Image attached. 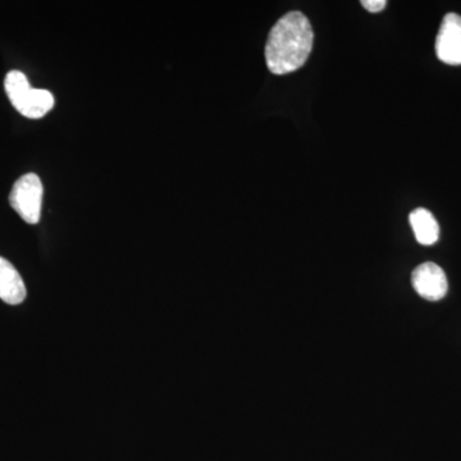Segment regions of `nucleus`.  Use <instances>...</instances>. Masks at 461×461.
Wrapping results in <instances>:
<instances>
[{"mask_svg": "<svg viewBox=\"0 0 461 461\" xmlns=\"http://www.w3.org/2000/svg\"><path fill=\"white\" fill-rule=\"evenodd\" d=\"M314 33L302 12H290L272 27L266 44V62L275 75H287L305 65Z\"/></svg>", "mask_w": 461, "mask_h": 461, "instance_id": "f257e3e1", "label": "nucleus"}, {"mask_svg": "<svg viewBox=\"0 0 461 461\" xmlns=\"http://www.w3.org/2000/svg\"><path fill=\"white\" fill-rule=\"evenodd\" d=\"M5 89L18 113L32 120L44 117L54 107L53 94L44 89H32L25 74L21 71L8 72Z\"/></svg>", "mask_w": 461, "mask_h": 461, "instance_id": "f03ea898", "label": "nucleus"}, {"mask_svg": "<svg viewBox=\"0 0 461 461\" xmlns=\"http://www.w3.org/2000/svg\"><path fill=\"white\" fill-rule=\"evenodd\" d=\"M42 184L35 173L18 178L9 194V204L29 224L39 223L41 217Z\"/></svg>", "mask_w": 461, "mask_h": 461, "instance_id": "7ed1b4c3", "label": "nucleus"}, {"mask_svg": "<svg viewBox=\"0 0 461 461\" xmlns=\"http://www.w3.org/2000/svg\"><path fill=\"white\" fill-rule=\"evenodd\" d=\"M436 54L437 58L446 65H461V16L459 14H446L437 35Z\"/></svg>", "mask_w": 461, "mask_h": 461, "instance_id": "20e7f679", "label": "nucleus"}, {"mask_svg": "<svg viewBox=\"0 0 461 461\" xmlns=\"http://www.w3.org/2000/svg\"><path fill=\"white\" fill-rule=\"evenodd\" d=\"M411 282L418 295L429 302H438L447 294V277L444 269L436 263L427 262L418 266L412 271Z\"/></svg>", "mask_w": 461, "mask_h": 461, "instance_id": "39448f33", "label": "nucleus"}, {"mask_svg": "<svg viewBox=\"0 0 461 461\" xmlns=\"http://www.w3.org/2000/svg\"><path fill=\"white\" fill-rule=\"evenodd\" d=\"M25 282L14 264L0 257V299L9 305H18L26 299Z\"/></svg>", "mask_w": 461, "mask_h": 461, "instance_id": "423d86ee", "label": "nucleus"}, {"mask_svg": "<svg viewBox=\"0 0 461 461\" xmlns=\"http://www.w3.org/2000/svg\"><path fill=\"white\" fill-rule=\"evenodd\" d=\"M409 222L414 230L415 239L421 245L436 244L439 238V226L435 215L424 208H418L409 215Z\"/></svg>", "mask_w": 461, "mask_h": 461, "instance_id": "0eeeda50", "label": "nucleus"}, {"mask_svg": "<svg viewBox=\"0 0 461 461\" xmlns=\"http://www.w3.org/2000/svg\"><path fill=\"white\" fill-rule=\"evenodd\" d=\"M362 5L366 11L372 12V14H378V12L384 11L386 8V0H362Z\"/></svg>", "mask_w": 461, "mask_h": 461, "instance_id": "6e6552de", "label": "nucleus"}]
</instances>
